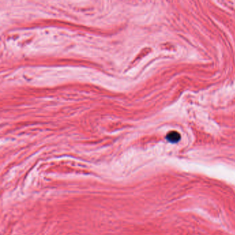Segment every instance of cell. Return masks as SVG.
<instances>
[{"label": "cell", "instance_id": "obj_1", "mask_svg": "<svg viewBox=\"0 0 235 235\" xmlns=\"http://www.w3.org/2000/svg\"><path fill=\"white\" fill-rule=\"evenodd\" d=\"M180 137H181L180 134H179L176 131L170 132V133L167 134V139L172 143L177 142L180 139Z\"/></svg>", "mask_w": 235, "mask_h": 235}]
</instances>
